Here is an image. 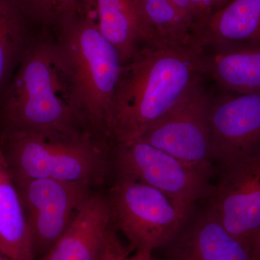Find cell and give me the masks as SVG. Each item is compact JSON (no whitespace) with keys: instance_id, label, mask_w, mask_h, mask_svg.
Here are the masks:
<instances>
[{"instance_id":"cell-13","label":"cell","mask_w":260,"mask_h":260,"mask_svg":"<svg viewBox=\"0 0 260 260\" xmlns=\"http://www.w3.org/2000/svg\"><path fill=\"white\" fill-rule=\"evenodd\" d=\"M99 30L116 48L123 64L140 48L155 42L140 0H95Z\"/></svg>"},{"instance_id":"cell-6","label":"cell","mask_w":260,"mask_h":260,"mask_svg":"<svg viewBox=\"0 0 260 260\" xmlns=\"http://www.w3.org/2000/svg\"><path fill=\"white\" fill-rule=\"evenodd\" d=\"M119 177L145 183L194 205L210 191V167L191 165L138 139L115 145Z\"/></svg>"},{"instance_id":"cell-9","label":"cell","mask_w":260,"mask_h":260,"mask_svg":"<svg viewBox=\"0 0 260 260\" xmlns=\"http://www.w3.org/2000/svg\"><path fill=\"white\" fill-rule=\"evenodd\" d=\"M227 167L211 208L227 232L249 250L260 230V152Z\"/></svg>"},{"instance_id":"cell-12","label":"cell","mask_w":260,"mask_h":260,"mask_svg":"<svg viewBox=\"0 0 260 260\" xmlns=\"http://www.w3.org/2000/svg\"><path fill=\"white\" fill-rule=\"evenodd\" d=\"M191 38L203 48L260 45V0H230L195 26Z\"/></svg>"},{"instance_id":"cell-5","label":"cell","mask_w":260,"mask_h":260,"mask_svg":"<svg viewBox=\"0 0 260 260\" xmlns=\"http://www.w3.org/2000/svg\"><path fill=\"white\" fill-rule=\"evenodd\" d=\"M113 222L131 247L153 251L177 235L193 204L145 183L119 177L108 198Z\"/></svg>"},{"instance_id":"cell-21","label":"cell","mask_w":260,"mask_h":260,"mask_svg":"<svg viewBox=\"0 0 260 260\" xmlns=\"http://www.w3.org/2000/svg\"><path fill=\"white\" fill-rule=\"evenodd\" d=\"M229 1L230 0H190L194 13V25L193 29L206 20L214 12L217 11L227 4Z\"/></svg>"},{"instance_id":"cell-3","label":"cell","mask_w":260,"mask_h":260,"mask_svg":"<svg viewBox=\"0 0 260 260\" xmlns=\"http://www.w3.org/2000/svg\"><path fill=\"white\" fill-rule=\"evenodd\" d=\"M0 119L2 131L46 135L90 133L67 100L49 30H40L19 62L3 93Z\"/></svg>"},{"instance_id":"cell-11","label":"cell","mask_w":260,"mask_h":260,"mask_svg":"<svg viewBox=\"0 0 260 260\" xmlns=\"http://www.w3.org/2000/svg\"><path fill=\"white\" fill-rule=\"evenodd\" d=\"M112 223L108 198L91 193L66 232L39 260H97Z\"/></svg>"},{"instance_id":"cell-2","label":"cell","mask_w":260,"mask_h":260,"mask_svg":"<svg viewBox=\"0 0 260 260\" xmlns=\"http://www.w3.org/2000/svg\"><path fill=\"white\" fill-rule=\"evenodd\" d=\"M50 32L67 100L84 129L107 138V124L123 62L99 30L95 16L80 15Z\"/></svg>"},{"instance_id":"cell-17","label":"cell","mask_w":260,"mask_h":260,"mask_svg":"<svg viewBox=\"0 0 260 260\" xmlns=\"http://www.w3.org/2000/svg\"><path fill=\"white\" fill-rule=\"evenodd\" d=\"M34 25L18 0H0V93L39 32L32 34Z\"/></svg>"},{"instance_id":"cell-14","label":"cell","mask_w":260,"mask_h":260,"mask_svg":"<svg viewBox=\"0 0 260 260\" xmlns=\"http://www.w3.org/2000/svg\"><path fill=\"white\" fill-rule=\"evenodd\" d=\"M176 237L169 260H250L249 249L227 232L211 208Z\"/></svg>"},{"instance_id":"cell-20","label":"cell","mask_w":260,"mask_h":260,"mask_svg":"<svg viewBox=\"0 0 260 260\" xmlns=\"http://www.w3.org/2000/svg\"><path fill=\"white\" fill-rule=\"evenodd\" d=\"M97 260H155L153 252L126 247L121 242L112 227L109 229Z\"/></svg>"},{"instance_id":"cell-19","label":"cell","mask_w":260,"mask_h":260,"mask_svg":"<svg viewBox=\"0 0 260 260\" xmlns=\"http://www.w3.org/2000/svg\"><path fill=\"white\" fill-rule=\"evenodd\" d=\"M155 42L186 43L191 40L190 25L170 0H140Z\"/></svg>"},{"instance_id":"cell-7","label":"cell","mask_w":260,"mask_h":260,"mask_svg":"<svg viewBox=\"0 0 260 260\" xmlns=\"http://www.w3.org/2000/svg\"><path fill=\"white\" fill-rule=\"evenodd\" d=\"M211 102L201 79L139 139L187 164L210 167Z\"/></svg>"},{"instance_id":"cell-18","label":"cell","mask_w":260,"mask_h":260,"mask_svg":"<svg viewBox=\"0 0 260 260\" xmlns=\"http://www.w3.org/2000/svg\"><path fill=\"white\" fill-rule=\"evenodd\" d=\"M37 26L53 30L80 15H95V0H18Z\"/></svg>"},{"instance_id":"cell-15","label":"cell","mask_w":260,"mask_h":260,"mask_svg":"<svg viewBox=\"0 0 260 260\" xmlns=\"http://www.w3.org/2000/svg\"><path fill=\"white\" fill-rule=\"evenodd\" d=\"M0 251L9 260H36L37 257L23 202L1 151Z\"/></svg>"},{"instance_id":"cell-4","label":"cell","mask_w":260,"mask_h":260,"mask_svg":"<svg viewBox=\"0 0 260 260\" xmlns=\"http://www.w3.org/2000/svg\"><path fill=\"white\" fill-rule=\"evenodd\" d=\"M107 141L90 133L46 135L6 130L1 133L0 151L15 181L47 179L92 186L107 174Z\"/></svg>"},{"instance_id":"cell-16","label":"cell","mask_w":260,"mask_h":260,"mask_svg":"<svg viewBox=\"0 0 260 260\" xmlns=\"http://www.w3.org/2000/svg\"><path fill=\"white\" fill-rule=\"evenodd\" d=\"M205 55V73L224 90L238 94L260 93V45L212 48Z\"/></svg>"},{"instance_id":"cell-22","label":"cell","mask_w":260,"mask_h":260,"mask_svg":"<svg viewBox=\"0 0 260 260\" xmlns=\"http://www.w3.org/2000/svg\"><path fill=\"white\" fill-rule=\"evenodd\" d=\"M249 254L250 260H260V230L251 242Z\"/></svg>"},{"instance_id":"cell-23","label":"cell","mask_w":260,"mask_h":260,"mask_svg":"<svg viewBox=\"0 0 260 260\" xmlns=\"http://www.w3.org/2000/svg\"><path fill=\"white\" fill-rule=\"evenodd\" d=\"M0 260H9L8 258L6 257L4 255V254H2L1 251H0Z\"/></svg>"},{"instance_id":"cell-10","label":"cell","mask_w":260,"mask_h":260,"mask_svg":"<svg viewBox=\"0 0 260 260\" xmlns=\"http://www.w3.org/2000/svg\"><path fill=\"white\" fill-rule=\"evenodd\" d=\"M209 127L213 158L226 166L260 152V93L212 101Z\"/></svg>"},{"instance_id":"cell-1","label":"cell","mask_w":260,"mask_h":260,"mask_svg":"<svg viewBox=\"0 0 260 260\" xmlns=\"http://www.w3.org/2000/svg\"><path fill=\"white\" fill-rule=\"evenodd\" d=\"M205 48L186 43L145 44L124 63L107 124L115 145L139 139L205 74Z\"/></svg>"},{"instance_id":"cell-8","label":"cell","mask_w":260,"mask_h":260,"mask_svg":"<svg viewBox=\"0 0 260 260\" xmlns=\"http://www.w3.org/2000/svg\"><path fill=\"white\" fill-rule=\"evenodd\" d=\"M15 182L26 213L36 256H42L66 232L91 194V186L47 179Z\"/></svg>"}]
</instances>
